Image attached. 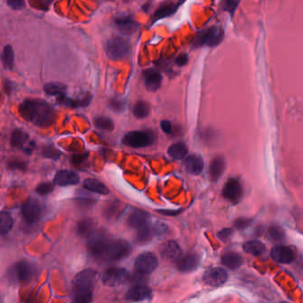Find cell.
<instances>
[{"mask_svg": "<svg viewBox=\"0 0 303 303\" xmlns=\"http://www.w3.org/2000/svg\"><path fill=\"white\" fill-rule=\"evenodd\" d=\"M228 278L227 271L222 267H214L205 272L203 280L210 286H220L225 284Z\"/></svg>", "mask_w": 303, "mask_h": 303, "instance_id": "cell-13", "label": "cell"}, {"mask_svg": "<svg viewBox=\"0 0 303 303\" xmlns=\"http://www.w3.org/2000/svg\"><path fill=\"white\" fill-rule=\"evenodd\" d=\"M14 226V219L9 213L0 212V236L8 234Z\"/></svg>", "mask_w": 303, "mask_h": 303, "instance_id": "cell-28", "label": "cell"}, {"mask_svg": "<svg viewBox=\"0 0 303 303\" xmlns=\"http://www.w3.org/2000/svg\"><path fill=\"white\" fill-rule=\"evenodd\" d=\"M78 182H79L78 175L74 172L67 171V170L59 171L56 173L55 177H54V183L62 187L75 185V184H77Z\"/></svg>", "mask_w": 303, "mask_h": 303, "instance_id": "cell-19", "label": "cell"}, {"mask_svg": "<svg viewBox=\"0 0 303 303\" xmlns=\"http://www.w3.org/2000/svg\"><path fill=\"white\" fill-rule=\"evenodd\" d=\"M98 279L97 273L93 269H85L78 273L72 281L73 294L90 293Z\"/></svg>", "mask_w": 303, "mask_h": 303, "instance_id": "cell-3", "label": "cell"}, {"mask_svg": "<svg viewBox=\"0 0 303 303\" xmlns=\"http://www.w3.org/2000/svg\"><path fill=\"white\" fill-rule=\"evenodd\" d=\"M152 295V290L150 287H148L147 285H134L128 290L126 294V298L133 302H140L151 298Z\"/></svg>", "mask_w": 303, "mask_h": 303, "instance_id": "cell-18", "label": "cell"}, {"mask_svg": "<svg viewBox=\"0 0 303 303\" xmlns=\"http://www.w3.org/2000/svg\"><path fill=\"white\" fill-rule=\"evenodd\" d=\"M20 114L25 120L39 127H49L54 123V111L42 100H26L20 106Z\"/></svg>", "mask_w": 303, "mask_h": 303, "instance_id": "cell-1", "label": "cell"}, {"mask_svg": "<svg viewBox=\"0 0 303 303\" xmlns=\"http://www.w3.org/2000/svg\"><path fill=\"white\" fill-rule=\"evenodd\" d=\"M134 115L135 117L139 119L146 118L151 113V107L150 104L145 101H138L134 106Z\"/></svg>", "mask_w": 303, "mask_h": 303, "instance_id": "cell-31", "label": "cell"}, {"mask_svg": "<svg viewBox=\"0 0 303 303\" xmlns=\"http://www.w3.org/2000/svg\"><path fill=\"white\" fill-rule=\"evenodd\" d=\"M268 236L271 238L272 240L276 241V242L282 241L285 239V232H284L282 227L274 225L269 228Z\"/></svg>", "mask_w": 303, "mask_h": 303, "instance_id": "cell-37", "label": "cell"}, {"mask_svg": "<svg viewBox=\"0 0 303 303\" xmlns=\"http://www.w3.org/2000/svg\"><path fill=\"white\" fill-rule=\"evenodd\" d=\"M8 5L12 7V8H14V9H22L23 8V2L22 1H19V0H13V1H9L8 2Z\"/></svg>", "mask_w": 303, "mask_h": 303, "instance_id": "cell-45", "label": "cell"}, {"mask_svg": "<svg viewBox=\"0 0 303 303\" xmlns=\"http://www.w3.org/2000/svg\"><path fill=\"white\" fill-rule=\"evenodd\" d=\"M84 188L89 191L94 192L99 195H103V196L108 195L110 192L106 185L96 179H86L84 182Z\"/></svg>", "mask_w": 303, "mask_h": 303, "instance_id": "cell-26", "label": "cell"}, {"mask_svg": "<svg viewBox=\"0 0 303 303\" xmlns=\"http://www.w3.org/2000/svg\"><path fill=\"white\" fill-rule=\"evenodd\" d=\"M184 167L188 173L193 174V175H198L203 172L205 164H204L203 158L200 156L190 155L188 156L184 161Z\"/></svg>", "mask_w": 303, "mask_h": 303, "instance_id": "cell-21", "label": "cell"}, {"mask_svg": "<svg viewBox=\"0 0 303 303\" xmlns=\"http://www.w3.org/2000/svg\"><path fill=\"white\" fill-rule=\"evenodd\" d=\"M249 224V220L247 219H238L236 223V227L237 228H244Z\"/></svg>", "mask_w": 303, "mask_h": 303, "instance_id": "cell-47", "label": "cell"}, {"mask_svg": "<svg viewBox=\"0 0 303 303\" xmlns=\"http://www.w3.org/2000/svg\"><path fill=\"white\" fill-rule=\"evenodd\" d=\"M77 233L82 236H88L94 231V222L90 219H85L77 224Z\"/></svg>", "mask_w": 303, "mask_h": 303, "instance_id": "cell-32", "label": "cell"}, {"mask_svg": "<svg viewBox=\"0 0 303 303\" xmlns=\"http://www.w3.org/2000/svg\"><path fill=\"white\" fill-rule=\"evenodd\" d=\"M280 303H286V302H281Z\"/></svg>", "mask_w": 303, "mask_h": 303, "instance_id": "cell-50", "label": "cell"}, {"mask_svg": "<svg viewBox=\"0 0 303 303\" xmlns=\"http://www.w3.org/2000/svg\"><path fill=\"white\" fill-rule=\"evenodd\" d=\"M224 32L218 26H213L205 30L199 36L197 45L216 46L223 40Z\"/></svg>", "mask_w": 303, "mask_h": 303, "instance_id": "cell-12", "label": "cell"}, {"mask_svg": "<svg viewBox=\"0 0 303 303\" xmlns=\"http://www.w3.org/2000/svg\"><path fill=\"white\" fill-rule=\"evenodd\" d=\"M232 230L231 229H229V228H226V229H223L222 231L220 232L218 234V236L221 238V239H223V240H225V239H227L229 236H231Z\"/></svg>", "mask_w": 303, "mask_h": 303, "instance_id": "cell-46", "label": "cell"}, {"mask_svg": "<svg viewBox=\"0 0 303 303\" xmlns=\"http://www.w3.org/2000/svg\"><path fill=\"white\" fill-rule=\"evenodd\" d=\"M164 225H160V227H153L149 223L145 227H142L141 229L137 230V240L140 243H146L152 240V237L155 234H161L165 229H163Z\"/></svg>", "mask_w": 303, "mask_h": 303, "instance_id": "cell-23", "label": "cell"}, {"mask_svg": "<svg viewBox=\"0 0 303 303\" xmlns=\"http://www.w3.org/2000/svg\"><path fill=\"white\" fill-rule=\"evenodd\" d=\"M199 258L196 254L181 255L176 260V267L181 272H192L196 270L199 265Z\"/></svg>", "mask_w": 303, "mask_h": 303, "instance_id": "cell-14", "label": "cell"}, {"mask_svg": "<svg viewBox=\"0 0 303 303\" xmlns=\"http://www.w3.org/2000/svg\"><path fill=\"white\" fill-rule=\"evenodd\" d=\"M221 262L223 266L232 270H236L242 266L243 258L236 253H226L222 256Z\"/></svg>", "mask_w": 303, "mask_h": 303, "instance_id": "cell-24", "label": "cell"}, {"mask_svg": "<svg viewBox=\"0 0 303 303\" xmlns=\"http://www.w3.org/2000/svg\"><path fill=\"white\" fill-rule=\"evenodd\" d=\"M11 166H13V168H20V169H23V162H18V161H14L13 163H11Z\"/></svg>", "mask_w": 303, "mask_h": 303, "instance_id": "cell-49", "label": "cell"}, {"mask_svg": "<svg viewBox=\"0 0 303 303\" xmlns=\"http://www.w3.org/2000/svg\"><path fill=\"white\" fill-rule=\"evenodd\" d=\"M42 207L38 201L33 198L28 199L22 206V214L28 224L37 223L40 218Z\"/></svg>", "mask_w": 303, "mask_h": 303, "instance_id": "cell-10", "label": "cell"}, {"mask_svg": "<svg viewBox=\"0 0 303 303\" xmlns=\"http://www.w3.org/2000/svg\"><path fill=\"white\" fill-rule=\"evenodd\" d=\"M156 135L151 131H131L125 134L123 143L131 148L148 147L155 143Z\"/></svg>", "mask_w": 303, "mask_h": 303, "instance_id": "cell-4", "label": "cell"}, {"mask_svg": "<svg viewBox=\"0 0 303 303\" xmlns=\"http://www.w3.org/2000/svg\"><path fill=\"white\" fill-rule=\"evenodd\" d=\"M178 8V5L175 3H166L165 5H161L159 8L156 10L154 14L155 21L168 17L170 15L174 14V12Z\"/></svg>", "mask_w": 303, "mask_h": 303, "instance_id": "cell-30", "label": "cell"}, {"mask_svg": "<svg viewBox=\"0 0 303 303\" xmlns=\"http://www.w3.org/2000/svg\"><path fill=\"white\" fill-rule=\"evenodd\" d=\"M127 223L130 227L139 230L150 223V215L143 210H134L130 214Z\"/></svg>", "mask_w": 303, "mask_h": 303, "instance_id": "cell-16", "label": "cell"}, {"mask_svg": "<svg viewBox=\"0 0 303 303\" xmlns=\"http://www.w3.org/2000/svg\"><path fill=\"white\" fill-rule=\"evenodd\" d=\"M94 125L99 129L104 131H112L114 129V124L112 119L106 116H99L94 119Z\"/></svg>", "mask_w": 303, "mask_h": 303, "instance_id": "cell-36", "label": "cell"}, {"mask_svg": "<svg viewBox=\"0 0 303 303\" xmlns=\"http://www.w3.org/2000/svg\"><path fill=\"white\" fill-rule=\"evenodd\" d=\"M189 58H188V55L186 54H181L178 55V57L175 59V63L178 65V66H183L188 63Z\"/></svg>", "mask_w": 303, "mask_h": 303, "instance_id": "cell-44", "label": "cell"}, {"mask_svg": "<svg viewBox=\"0 0 303 303\" xmlns=\"http://www.w3.org/2000/svg\"><path fill=\"white\" fill-rule=\"evenodd\" d=\"M144 85L149 92H156L160 88L163 76L159 72L154 69H149L143 72Z\"/></svg>", "mask_w": 303, "mask_h": 303, "instance_id": "cell-15", "label": "cell"}, {"mask_svg": "<svg viewBox=\"0 0 303 303\" xmlns=\"http://www.w3.org/2000/svg\"><path fill=\"white\" fill-rule=\"evenodd\" d=\"M28 140L29 136L25 132H23L22 130L16 129L12 135L11 143L14 147L23 148V145L27 143Z\"/></svg>", "mask_w": 303, "mask_h": 303, "instance_id": "cell-33", "label": "cell"}, {"mask_svg": "<svg viewBox=\"0 0 303 303\" xmlns=\"http://www.w3.org/2000/svg\"><path fill=\"white\" fill-rule=\"evenodd\" d=\"M2 62L5 68L12 69L14 67V53L12 46L6 45L2 53Z\"/></svg>", "mask_w": 303, "mask_h": 303, "instance_id": "cell-35", "label": "cell"}, {"mask_svg": "<svg viewBox=\"0 0 303 303\" xmlns=\"http://www.w3.org/2000/svg\"><path fill=\"white\" fill-rule=\"evenodd\" d=\"M88 237L87 249L90 254L95 258H101V255L103 254L108 243L111 241V238L103 231H94Z\"/></svg>", "mask_w": 303, "mask_h": 303, "instance_id": "cell-7", "label": "cell"}, {"mask_svg": "<svg viewBox=\"0 0 303 303\" xmlns=\"http://www.w3.org/2000/svg\"><path fill=\"white\" fill-rule=\"evenodd\" d=\"M132 251L128 242L125 240H111L106 245L101 258L108 262H117L126 258Z\"/></svg>", "mask_w": 303, "mask_h": 303, "instance_id": "cell-2", "label": "cell"}, {"mask_svg": "<svg viewBox=\"0 0 303 303\" xmlns=\"http://www.w3.org/2000/svg\"><path fill=\"white\" fill-rule=\"evenodd\" d=\"M160 126L161 128H162V130L164 131V133H165V134H171V132H172V130H173L172 124H171V122L168 120L161 121Z\"/></svg>", "mask_w": 303, "mask_h": 303, "instance_id": "cell-43", "label": "cell"}, {"mask_svg": "<svg viewBox=\"0 0 303 303\" xmlns=\"http://www.w3.org/2000/svg\"><path fill=\"white\" fill-rule=\"evenodd\" d=\"M129 279V272L125 270V268L118 267L109 268L103 273L102 277L103 284L109 287H116L125 285Z\"/></svg>", "mask_w": 303, "mask_h": 303, "instance_id": "cell-6", "label": "cell"}, {"mask_svg": "<svg viewBox=\"0 0 303 303\" xmlns=\"http://www.w3.org/2000/svg\"><path fill=\"white\" fill-rule=\"evenodd\" d=\"M44 155L45 157H48V158H52V159H58L60 156H61V152H59L57 149H55L54 147L46 148L44 152Z\"/></svg>", "mask_w": 303, "mask_h": 303, "instance_id": "cell-41", "label": "cell"}, {"mask_svg": "<svg viewBox=\"0 0 303 303\" xmlns=\"http://www.w3.org/2000/svg\"><path fill=\"white\" fill-rule=\"evenodd\" d=\"M116 25L122 33L126 35L137 32L139 28V23L130 15L117 17L116 19Z\"/></svg>", "mask_w": 303, "mask_h": 303, "instance_id": "cell-20", "label": "cell"}, {"mask_svg": "<svg viewBox=\"0 0 303 303\" xmlns=\"http://www.w3.org/2000/svg\"><path fill=\"white\" fill-rule=\"evenodd\" d=\"M85 158H86L85 155H84V156L83 155H79V156H73L72 160H73L75 164H78V163H81V162L85 160Z\"/></svg>", "mask_w": 303, "mask_h": 303, "instance_id": "cell-48", "label": "cell"}, {"mask_svg": "<svg viewBox=\"0 0 303 303\" xmlns=\"http://www.w3.org/2000/svg\"><path fill=\"white\" fill-rule=\"evenodd\" d=\"M158 266V259L156 256V254L152 253H144L135 260L134 267L136 271L141 275H149L154 270H156V267Z\"/></svg>", "mask_w": 303, "mask_h": 303, "instance_id": "cell-8", "label": "cell"}, {"mask_svg": "<svg viewBox=\"0 0 303 303\" xmlns=\"http://www.w3.org/2000/svg\"><path fill=\"white\" fill-rule=\"evenodd\" d=\"M110 107L112 109L114 112H122L125 110V101L120 100V99H112L110 102Z\"/></svg>", "mask_w": 303, "mask_h": 303, "instance_id": "cell-40", "label": "cell"}, {"mask_svg": "<svg viewBox=\"0 0 303 303\" xmlns=\"http://www.w3.org/2000/svg\"><path fill=\"white\" fill-rule=\"evenodd\" d=\"M14 279L20 283L29 282L35 275V267L26 260H22L14 265L12 270Z\"/></svg>", "mask_w": 303, "mask_h": 303, "instance_id": "cell-9", "label": "cell"}, {"mask_svg": "<svg viewBox=\"0 0 303 303\" xmlns=\"http://www.w3.org/2000/svg\"><path fill=\"white\" fill-rule=\"evenodd\" d=\"M66 87L59 83H50L45 85V92L51 96H59L62 97L64 95Z\"/></svg>", "mask_w": 303, "mask_h": 303, "instance_id": "cell-34", "label": "cell"}, {"mask_svg": "<svg viewBox=\"0 0 303 303\" xmlns=\"http://www.w3.org/2000/svg\"><path fill=\"white\" fill-rule=\"evenodd\" d=\"M53 190H54V184L51 183H41L36 189L37 193L41 196L48 195Z\"/></svg>", "mask_w": 303, "mask_h": 303, "instance_id": "cell-39", "label": "cell"}, {"mask_svg": "<svg viewBox=\"0 0 303 303\" xmlns=\"http://www.w3.org/2000/svg\"><path fill=\"white\" fill-rule=\"evenodd\" d=\"M223 195L229 202L234 204L238 203L243 196V188L240 182L236 178L228 179L224 184Z\"/></svg>", "mask_w": 303, "mask_h": 303, "instance_id": "cell-11", "label": "cell"}, {"mask_svg": "<svg viewBox=\"0 0 303 303\" xmlns=\"http://www.w3.org/2000/svg\"><path fill=\"white\" fill-rule=\"evenodd\" d=\"M130 49L131 46L128 41L120 37L112 38L108 41L106 45L108 56L113 60L124 58L129 54Z\"/></svg>", "mask_w": 303, "mask_h": 303, "instance_id": "cell-5", "label": "cell"}, {"mask_svg": "<svg viewBox=\"0 0 303 303\" xmlns=\"http://www.w3.org/2000/svg\"><path fill=\"white\" fill-rule=\"evenodd\" d=\"M225 169V162L222 156H216L211 162L209 167L210 178L216 182L223 175Z\"/></svg>", "mask_w": 303, "mask_h": 303, "instance_id": "cell-25", "label": "cell"}, {"mask_svg": "<svg viewBox=\"0 0 303 303\" xmlns=\"http://www.w3.org/2000/svg\"><path fill=\"white\" fill-rule=\"evenodd\" d=\"M238 4H239V2H237V1H226L225 4H224V9L227 12H229L230 14H233L235 12V10L236 9Z\"/></svg>", "mask_w": 303, "mask_h": 303, "instance_id": "cell-42", "label": "cell"}, {"mask_svg": "<svg viewBox=\"0 0 303 303\" xmlns=\"http://www.w3.org/2000/svg\"><path fill=\"white\" fill-rule=\"evenodd\" d=\"M271 257L277 263L288 264L294 262V253L287 246L277 245L271 250Z\"/></svg>", "mask_w": 303, "mask_h": 303, "instance_id": "cell-17", "label": "cell"}, {"mask_svg": "<svg viewBox=\"0 0 303 303\" xmlns=\"http://www.w3.org/2000/svg\"><path fill=\"white\" fill-rule=\"evenodd\" d=\"M161 255L163 258L169 261H176L182 255L180 245L174 241H168L161 246Z\"/></svg>", "mask_w": 303, "mask_h": 303, "instance_id": "cell-22", "label": "cell"}, {"mask_svg": "<svg viewBox=\"0 0 303 303\" xmlns=\"http://www.w3.org/2000/svg\"><path fill=\"white\" fill-rule=\"evenodd\" d=\"M93 300V292L73 294L72 303H90Z\"/></svg>", "mask_w": 303, "mask_h": 303, "instance_id": "cell-38", "label": "cell"}, {"mask_svg": "<svg viewBox=\"0 0 303 303\" xmlns=\"http://www.w3.org/2000/svg\"><path fill=\"white\" fill-rule=\"evenodd\" d=\"M167 153L169 154L171 157H173L174 159L181 160L184 158L188 154V147L186 144L183 143H177L172 144L168 150Z\"/></svg>", "mask_w": 303, "mask_h": 303, "instance_id": "cell-27", "label": "cell"}, {"mask_svg": "<svg viewBox=\"0 0 303 303\" xmlns=\"http://www.w3.org/2000/svg\"><path fill=\"white\" fill-rule=\"evenodd\" d=\"M243 249L247 254H252L254 256H259V255H262L265 253L266 247H265L264 244H263L260 241L252 240L246 242L243 246Z\"/></svg>", "mask_w": 303, "mask_h": 303, "instance_id": "cell-29", "label": "cell"}]
</instances>
